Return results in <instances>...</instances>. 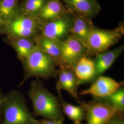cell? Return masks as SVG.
I'll use <instances>...</instances> for the list:
<instances>
[{
  "label": "cell",
  "mask_w": 124,
  "mask_h": 124,
  "mask_svg": "<svg viewBox=\"0 0 124 124\" xmlns=\"http://www.w3.org/2000/svg\"><path fill=\"white\" fill-rule=\"evenodd\" d=\"M27 94L32 102L34 115L63 123L64 117L59 98L49 92L40 79L31 82Z\"/></svg>",
  "instance_id": "6da1fadb"
},
{
  "label": "cell",
  "mask_w": 124,
  "mask_h": 124,
  "mask_svg": "<svg viewBox=\"0 0 124 124\" xmlns=\"http://www.w3.org/2000/svg\"><path fill=\"white\" fill-rule=\"evenodd\" d=\"M21 62L24 75L18 87L22 86L27 80L33 77L44 80L58 77L56 63L37 46Z\"/></svg>",
  "instance_id": "7a4b0ae2"
},
{
  "label": "cell",
  "mask_w": 124,
  "mask_h": 124,
  "mask_svg": "<svg viewBox=\"0 0 124 124\" xmlns=\"http://www.w3.org/2000/svg\"><path fill=\"white\" fill-rule=\"evenodd\" d=\"M24 95L13 90L5 95L1 124H35Z\"/></svg>",
  "instance_id": "3957f363"
},
{
  "label": "cell",
  "mask_w": 124,
  "mask_h": 124,
  "mask_svg": "<svg viewBox=\"0 0 124 124\" xmlns=\"http://www.w3.org/2000/svg\"><path fill=\"white\" fill-rule=\"evenodd\" d=\"M37 16L20 13L9 21L3 23L1 33L7 36L33 39L40 33L42 23Z\"/></svg>",
  "instance_id": "277c9868"
},
{
  "label": "cell",
  "mask_w": 124,
  "mask_h": 124,
  "mask_svg": "<svg viewBox=\"0 0 124 124\" xmlns=\"http://www.w3.org/2000/svg\"><path fill=\"white\" fill-rule=\"evenodd\" d=\"M124 34L122 25L111 30H102L93 26L87 42V56L90 57L108 51L119 41Z\"/></svg>",
  "instance_id": "5b68a950"
},
{
  "label": "cell",
  "mask_w": 124,
  "mask_h": 124,
  "mask_svg": "<svg viewBox=\"0 0 124 124\" xmlns=\"http://www.w3.org/2000/svg\"><path fill=\"white\" fill-rule=\"evenodd\" d=\"M80 104L84 109L86 124H107L113 115L119 113L108 104L98 99L81 102Z\"/></svg>",
  "instance_id": "8992f818"
},
{
  "label": "cell",
  "mask_w": 124,
  "mask_h": 124,
  "mask_svg": "<svg viewBox=\"0 0 124 124\" xmlns=\"http://www.w3.org/2000/svg\"><path fill=\"white\" fill-rule=\"evenodd\" d=\"M60 45L63 61L66 66L73 70L81 58L88 56L85 47L70 35L60 41Z\"/></svg>",
  "instance_id": "52a82bcc"
},
{
  "label": "cell",
  "mask_w": 124,
  "mask_h": 124,
  "mask_svg": "<svg viewBox=\"0 0 124 124\" xmlns=\"http://www.w3.org/2000/svg\"><path fill=\"white\" fill-rule=\"evenodd\" d=\"M66 15L55 20L42 23L40 27V34L59 42L66 39L70 35L72 21H71Z\"/></svg>",
  "instance_id": "ba28073f"
},
{
  "label": "cell",
  "mask_w": 124,
  "mask_h": 124,
  "mask_svg": "<svg viewBox=\"0 0 124 124\" xmlns=\"http://www.w3.org/2000/svg\"><path fill=\"white\" fill-rule=\"evenodd\" d=\"M58 81L56 88L58 94H61L62 90H65L70 94L75 101L80 103L78 89L80 82L75 75L74 70L70 67H63L58 70Z\"/></svg>",
  "instance_id": "9c48e42d"
},
{
  "label": "cell",
  "mask_w": 124,
  "mask_h": 124,
  "mask_svg": "<svg viewBox=\"0 0 124 124\" xmlns=\"http://www.w3.org/2000/svg\"><path fill=\"white\" fill-rule=\"evenodd\" d=\"M123 85L124 82H119L111 78L101 75L93 81V84L89 88L80 92V95H91L95 98H104L114 93Z\"/></svg>",
  "instance_id": "30bf717a"
},
{
  "label": "cell",
  "mask_w": 124,
  "mask_h": 124,
  "mask_svg": "<svg viewBox=\"0 0 124 124\" xmlns=\"http://www.w3.org/2000/svg\"><path fill=\"white\" fill-rule=\"evenodd\" d=\"M124 46H121L118 48L110 51L108 50L95 55V58L93 59L95 73L93 81L112 66L116 60L122 54Z\"/></svg>",
  "instance_id": "8fae6325"
},
{
  "label": "cell",
  "mask_w": 124,
  "mask_h": 124,
  "mask_svg": "<svg viewBox=\"0 0 124 124\" xmlns=\"http://www.w3.org/2000/svg\"><path fill=\"white\" fill-rule=\"evenodd\" d=\"M36 45L52 58L59 68L66 67L62 60L60 42L47 38L39 34L34 39Z\"/></svg>",
  "instance_id": "7c38bea8"
},
{
  "label": "cell",
  "mask_w": 124,
  "mask_h": 124,
  "mask_svg": "<svg viewBox=\"0 0 124 124\" xmlns=\"http://www.w3.org/2000/svg\"><path fill=\"white\" fill-rule=\"evenodd\" d=\"M93 27L89 18L78 15L72 20L70 35L80 41L86 48L89 36Z\"/></svg>",
  "instance_id": "4fadbf2b"
},
{
  "label": "cell",
  "mask_w": 124,
  "mask_h": 124,
  "mask_svg": "<svg viewBox=\"0 0 124 124\" xmlns=\"http://www.w3.org/2000/svg\"><path fill=\"white\" fill-rule=\"evenodd\" d=\"M70 9L79 15L90 18L96 15L100 10L97 0H64Z\"/></svg>",
  "instance_id": "5bb4252c"
},
{
  "label": "cell",
  "mask_w": 124,
  "mask_h": 124,
  "mask_svg": "<svg viewBox=\"0 0 124 124\" xmlns=\"http://www.w3.org/2000/svg\"><path fill=\"white\" fill-rule=\"evenodd\" d=\"M69 11L60 0H47L37 16L41 21H49L66 15Z\"/></svg>",
  "instance_id": "9a60e30c"
},
{
  "label": "cell",
  "mask_w": 124,
  "mask_h": 124,
  "mask_svg": "<svg viewBox=\"0 0 124 124\" xmlns=\"http://www.w3.org/2000/svg\"><path fill=\"white\" fill-rule=\"evenodd\" d=\"M4 41L15 50L17 58L21 62L31 53L36 46L33 39L24 37L6 36Z\"/></svg>",
  "instance_id": "2e32d148"
},
{
  "label": "cell",
  "mask_w": 124,
  "mask_h": 124,
  "mask_svg": "<svg viewBox=\"0 0 124 124\" xmlns=\"http://www.w3.org/2000/svg\"><path fill=\"white\" fill-rule=\"evenodd\" d=\"M74 70L80 84L93 82L95 73L93 59L88 56L81 58L76 63Z\"/></svg>",
  "instance_id": "e0dca14e"
},
{
  "label": "cell",
  "mask_w": 124,
  "mask_h": 124,
  "mask_svg": "<svg viewBox=\"0 0 124 124\" xmlns=\"http://www.w3.org/2000/svg\"><path fill=\"white\" fill-rule=\"evenodd\" d=\"M58 98L61 102L63 114L66 115L74 122H81L84 120L85 112L83 107L73 105L67 102L64 100L61 94H58Z\"/></svg>",
  "instance_id": "ac0fdd59"
},
{
  "label": "cell",
  "mask_w": 124,
  "mask_h": 124,
  "mask_svg": "<svg viewBox=\"0 0 124 124\" xmlns=\"http://www.w3.org/2000/svg\"><path fill=\"white\" fill-rule=\"evenodd\" d=\"M19 0H0V16L4 23L20 13Z\"/></svg>",
  "instance_id": "d6986e66"
},
{
  "label": "cell",
  "mask_w": 124,
  "mask_h": 124,
  "mask_svg": "<svg viewBox=\"0 0 124 124\" xmlns=\"http://www.w3.org/2000/svg\"><path fill=\"white\" fill-rule=\"evenodd\" d=\"M104 102L112 107L118 112L121 114L124 113V85L121 86L110 95L102 98H95Z\"/></svg>",
  "instance_id": "ffe728a7"
},
{
  "label": "cell",
  "mask_w": 124,
  "mask_h": 124,
  "mask_svg": "<svg viewBox=\"0 0 124 124\" xmlns=\"http://www.w3.org/2000/svg\"><path fill=\"white\" fill-rule=\"evenodd\" d=\"M47 0H25L21 7L20 12L37 16Z\"/></svg>",
  "instance_id": "44dd1931"
},
{
  "label": "cell",
  "mask_w": 124,
  "mask_h": 124,
  "mask_svg": "<svg viewBox=\"0 0 124 124\" xmlns=\"http://www.w3.org/2000/svg\"><path fill=\"white\" fill-rule=\"evenodd\" d=\"M107 124H124V114L117 113L113 115Z\"/></svg>",
  "instance_id": "7402d4cb"
},
{
  "label": "cell",
  "mask_w": 124,
  "mask_h": 124,
  "mask_svg": "<svg viewBox=\"0 0 124 124\" xmlns=\"http://www.w3.org/2000/svg\"><path fill=\"white\" fill-rule=\"evenodd\" d=\"M34 122L35 124H63V123H59L53 120H48L44 118L41 120H36L35 118L34 120Z\"/></svg>",
  "instance_id": "603a6c76"
},
{
  "label": "cell",
  "mask_w": 124,
  "mask_h": 124,
  "mask_svg": "<svg viewBox=\"0 0 124 124\" xmlns=\"http://www.w3.org/2000/svg\"><path fill=\"white\" fill-rule=\"evenodd\" d=\"M4 97L5 95L0 87V124H2V108Z\"/></svg>",
  "instance_id": "cb8c5ba5"
},
{
  "label": "cell",
  "mask_w": 124,
  "mask_h": 124,
  "mask_svg": "<svg viewBox=\"0 0 124 124\" xmlns=\"http://www.w3.org/2000/svg\"><path fill=\"white\" fill-rule=\"evenodd\" d=\"M3 23H4V22H3V19H2V18L0 16V34H1V30H2Z\"/></svg>",
  "instance_id": "d4e9b609"
},
{
  "label": "cell",
  "mask_w": 124,
  "mask_h": 124,
  "mask_svg": "<svg viewBox=\"0 0 124 124\" xmlns=\"http://www.w3.org/2000/svg\"><path fill=\"white\" fill-rule=\"evenodd\" d=\"M73 124H83L81 123V122H74Z\"/></svg>",
  "instance_id": "484cf974"
}]
</instances>
